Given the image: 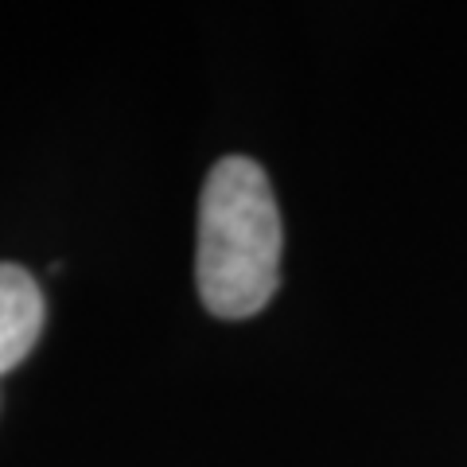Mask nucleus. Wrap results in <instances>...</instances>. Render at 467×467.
I'll list each match as a JSON object with an SVG mask.
<instances>
[{
  "instance_id": "1",
  "label": "nucleus",
  "mask_w": 467,
  "mask_h": 467,
  "mask_svg": "<svg viewBox=\"0 0 467 467\" xmlns=\"http://www.w3.org/2000/svg\"><path fill=\"white\" fill-rule=\"evenodd\" d=\"M195 281L218 319L257 316L281 285V211L250 156L218 160L202 183Z\"/></svg>"
},
{
  "instance_id": "2",
  "label": "nucleus",
  "mask_w": 467,
  "mask_h": 467,
  "mask_svg": "<svg viewBox=\"0 0 467 467\" xmlns=\"http://www.w3.org/2000/svg\"><path fill=\"white\" fill-rule=\"evenodd\" d=\"M43 292L36 285V276L0 261V374H8L12 367L32 355V347L43 331Z\"/></svg>"
}]
</instances>
